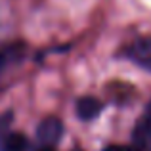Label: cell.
<instances>
[{"mask_svg": "<svg viewBox=\"0 0 151 151\" xmlns=\"http://www.w3.org/2000/svg\"><path fill=\"white\" fill-rule=\"evenodd\" d=\"M103 151H134V149H132V145L130 147H126V145H107Z\"/></svg>", "mask_w": 151, "mask_h": 151, "instance_id": "8", "label": "cell"}, {"mask_svg": "<svg viewBox=\"0 0 151 151\" xmlns=\"http://www.w3.org/2000/svg\"><path fill=\"white\" fill-rule=\"evenodd\" d=\"M37 151H54V149H52V145H44V147H40V149H37Z\"/></svg>", "mask_w": 151, "mask_h": 151, "instance_id": "9", "label": "cell"}, {"mask_svg": "<svg viewBox=\"0 0 151 151\" xmlns=\"http://www.w3.org/2000/svg\"><path fill=\"white\" fill-rule=\"evenodd\" d=\"M73 151H81V149H73Z\"/></svg>", "mask_w": 151, "mask_h": 151, "instance_id": "10", "label": "cell"}, {"mask_svg": "<svg viewBox=\"0 0 151 151\" xmlns=\"http://www.w3.org/2000/svg\"><path fill=\"white\" fill-rule=\"evenodd\" d=\"M8 126H10V115H0V147H2L4 138L8 136Z\"/></svg>", "mask_w": 151, "mask_h": 151, "instance_id": "7", "label": "cell"}, {"mask_svg": "<svg viewBox=\"0 0 151 151\" xmlns=\"http://www.w3.org/2000/svg\"><path fill=\"white\" fill-rule=\"evenodd\" d=\"M27 147H29V142L21 132H10L4 138L0 151H27Z\"/></svg>", "mask_w": 151, "mask_h": 151, "instance_id": "5", "label": "cell"}, {"mask_svg": "<svg viewBox=\"0 0 151 151\" xmlns=\"http://www.w3.org/2000/svg\"><path fill=\"white\" fill-rule=\"evenodd\" d=\"M126 55H128L134 63H138L140 67L151 71V38L144 37V38L134 40L132 44L126 48Z\"/></svg>", "mask_w": 151, "mask_h": 151, "instance_id": "3", "label": "cell"}, {"mask_svg": "<svg viewBox=\"0 0 151 151\" xmlns=\"http://www.w3.org/2000/svg\"><path fill=\"white\" fill-rule=\"evenodd\" d=\"M63 136V122L55 117H48L38 124L37 138L44 145H55Z\"/></svg>", "mask_w": 151, "mask_h": 151, "instance_id": "2", "label": "cell"}, {"mask_svg": "<svg viewBox=\"0 0 151 151\" xmlns=\"http://www.w3.org/2000/svg\"><path fill=\"white\" fill-rule=\"evenodd\" d=\"M14 58H17V48H15V46L0 50V71H2L10 61H14Z\"/></svg>", "mask_w": 151, "mask_h": 151, "instance_id": "6", "label": "cell"}, {"mask_svg": "<svg viewBox=\"0 0 151 151\" xmlns=\"http://www.w3.org/2000/svg\"><path fill=\"white\" fill-rule=\"evenodd\" d=\"M132 149L134 151H151V103L147 105L144 117L134 126Z\"/></svg>", "mask_w": 151, "mask_h": 151, "instance_id": "1", "label": "cell"}, {"mask_svg": "<svg viewBox=\"0 0 151 151\" xmlns=\"http://www.w3.org/2000/svg\"><path fill=\"white\" fill-rule=\"evenodd\" d=\"M101 113V101L92 96H84L77 101V115L82 121H92Z\"/></svg>", "mask_w": 151, "mask_h": 151, "instance_id": "4", "label": "cell"}]
</instances>
